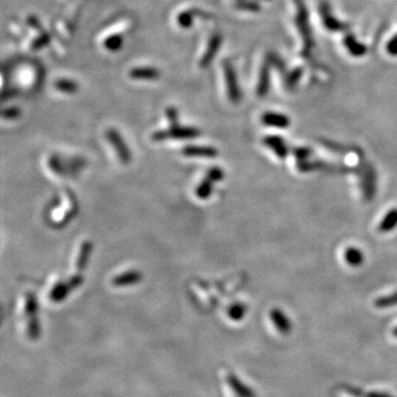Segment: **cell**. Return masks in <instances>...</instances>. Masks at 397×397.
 I'll return each instance as SVG.
<instances>
[{
    "instance_id": "2e32d148",
    "label": "cell",
    "mask_w": 397,
    "mask_h": 397,
    "mask_svg": "<svg viewBox=\"0 0 397 397\" xmlns=\"http://www.w3.org/2000/svg\"><path fill=\"white\" fill-rule=\"evenodd\" d=\"M121 46V39L119 37H113L105 41V47L110 50H117Z\"/></svg>"
},
{
    "instance_id": "6da1fadb",
    "label": "cell",
    "mask_w": 397,
    "mask_h": 397,
    "mask_svg": "<svg viewBox=\"0 0 397 397\" xmlns=\"http://www.w3.org/2000/svg\"><path fill=\"white\" fill-rule=\"evenodd\" d=\"M201 135V131L194 127H180L171 125L169 129L155 131L151 135L153 142H163L166 139H191Z\"/></svg>"
},
{
    "instance_id": "5bb4252c",
    "label": "cell",
    "mask_w": 397,
    "mask_h": 397,
    "mask_svg": "<svg viewBox=\"0 0 397 397\" xmlns=\"http://www.w3.org/2000/svg\"><path fill=\"white\" fill-rule=\"evenodd\" d=\"M265 143H266L268 146H270V147H272L273 149L276 150V151L279 153V156L284 157V156L286 155V151H285V147H284V144L281 143L279 139L272 137V138H268V139H266V142H265Z\"/></svg>"
},
{
    "instance_id": "ba28073f",
    "label": "cell",
    "mask_w": 397,
    "mask_h": 397,
    "mask_svg": "<svg viewBox=\"0 0 397 397\" xmlns=\"http://www.w3.org/2000/svg\"><path fill=\"white\" fill-rule=\"evenodd\" d=\"M92 251H93V244L91 242L86 241L83 243L80 249L78 260H76V268H78L79 272L84 271L86 268L87 261L89 259V256H91Z\"/></svg>"
},
{
    "instance_id": "4fadbf2b",
    "label": "cell",
    "mask_w": 397,
    "mask_h": 397,
    "mask_svg": "<svg viewBox=\"0 0 397 397\" xmlns=\"http://www.w3.org/2000/svg\"><path fill=\"white\" fill-rule=\"evenodd\" d=\"M264 121L267 125L277 126V127H286L288 125V120L285 117L280 116H274V115H270V116H265Z\"/></svg>"
},
{
    "instance_id": "e0dca14e",
    "label": "cell",
    "mask_w": 397,
    "mask_h": 397,
    "mask_svg": "<svg viewBox=\"0 0 397 397\" xmlns=\"http://www.w3.org/2000/svg\"><path fill=\"white\" fill-rule=\"evenodd\" d=\"M19 114H20V111L17 108H8V110L4 111L3 116L7 119H15L19 116Z\"/></svg>"
},
{
    "instance_id": "5b68a950",
    "label": "cell",
    "mask_w": 397,
    "mask_h": 397,
    "mask_svg": "<svg viewBox=\"0 0 397 397\" xmlns=\"http://www.w3.org/2000/svg\"><path fill=\"white\" fill-rule=\"evenodd\" d=\"M107 138L110 140V143L113 145V147L116 149L117 156L119 158V161L124 164H127L130 162L131 155L130 151L128 149L127 145L119 135V133L116 129H110L107 131Z\"/></svg>"
},
{
    "instance_id": "52a82bcc",
    "label": "cell",
    "mask_w": 397,
    "mask_h": 397,
    "mask_svg": "<svg viewBox=\"0 0 397 397\" xmlns=\"http://www.w3.org/2000/svg\"><path fill=\"white\" fill-rule=\"evenodd\" d=\"M143 279V275L138 271H128L126 273H123L118 275L115 278L112 279V284L116 287H126L138 284L140 280Z\"/></svg>"
},
{
    "instance_id": "30bf717a",
    "label": "cell",
    "mask_w": 397,
    "mask_h": 397,
    "mask_svg": "<svg viewBox=\"0 0 397 397\" xmlns=\"http://www.w3.org/2000/svg\"><path fill=\"white\" fill-rule=\"evenodd\" d=\"M397 225V209L389 211L380 225L381 232H389Z\"/></svg>"
},
{
    "instance_id": "9c48e42d",
    "label": "cell",
    "mask_w": 397,
    "mask_h": 397,
    "mask_svg": "<svg viewBox=\"0 0 397 397\" xmlns=\"http://www.w3.org/2000/svg\"><path fill=\"white\" fill-rule=\"evenodd\" d=\"M130 76L134 79H143V80H153L157 79L159 76V73L157 70L151 68H140L131 70Z\"/></svg>"
},
{
    "instance_id": "7c38bea8",
    "label": "cell",
    "mask_w": 397,
    "mask_h": 397,
    "mask_svg": "<svg viewBox=\"0 0 397 397\" xmlns=\"http://www.w3.org/2000/svg\"><path fill=\"white\" fill-rule=\"evenodd\" d=\"M55 87L56 89H59V91L63 92V93H75L76 91H78V86H76V84L74 82L72 81H67V80H61L59 82L55 83Z\"/></svg>"
},
{
    "instance_id": "277c9868",
    "label": "cell",
    "mask_w": 397,
    "mask_h": 397,
    "mask_svg": "<svg viewBox=\"0 0 397 397\" xmlns=\"http://www.w3.org/2000/svg\"><path fill=\"white\" fill-rule=\"evenodd\" d=\"M25 313L29 317V336L32 339H37L40 335V324L38 321V303L37 298L32 293H28L25 300Z\"/></svg>"
},
{
    "instance_id": "9a60e30c",
    "label": "cell",
    "mask_w": 397,
    "mask_h": 397,
    "mask_svg": "<svg viewBox=\"0 0 397 397\" xmlns=\"http://www.w3.org/2000/svg\"><path fill=\"white\" fill-rule=\"evenodd\" d=\"M244 312H245L244 307L238 304V305H234V306L230 307V309L228 310V315L232 319L239 320L242 318L243 315H244Z\"/></svg>"
},
{
    "instance_id": "ac0fdd59",
    "label": "cell",
    "mask_w": 397,
    "mask_h": 397,
    "mask_svg": "<svg viewBox=\"0 0 397 397\" xmlns=\"http://www.w3.org/2000/svg\"><path fill=\"white\" fill-rule=\"evenodd\" d=\"M397 304V293L393 294L392 297H386L381 299V302H379V305L381 306H385V305H393Z\"/></svg>"
},
{
    "instance_id": "3957f363",
    "label": "cell",
    "mask_w": 397,
    "mask_h": 397,
    "mask_svg": "<svg viewBox=\"0 0 397 397\" xmlns=\"http://www.w3.org/2000/svg\"><path fill=\"white\" fill-rule=\"evenodd\" d=\"M82 283H83V277L79 274V275H75V276H73L68 281H62V283L56 284L50 293L51 300L55 303L62 302L63 299H65L68 297V294L73 289L80 287Z\"/></svg>"
},
{
    "instance_id": "8fae6325",
    "label": "cell",
    "mask_w": 397,
    "mask_h": 397,
    "mask_svg": "<svg viewBox=\"0 0 397 397\" xmlns=\"http://www.w3.org/2000/svg\"><path fill=\"white\" fill-rule=\"evenodd\" d=\"M345 258L351 266H358L363 261V254L356 248H350L345 253Z\"/></svg>"
},
{
    "instance_id": "7a4b0ae2",
    "label": "cell",
    "mask_w": 397,
    "mask_h": 397,
    "mask_svg": "<svg viewBox=\"0 0 397 397\" xmlns=\"http://www.w3.org/2000/svg\"><path fill=\"white\" fill-rule=\"evenodd\" d=\"M224 177V172L219 167L211 168L206 176V179L202 180L195 189V195L201 200H207L212 194L213 185L215 182L221 181Z\"/></svg>"
},
{
    "instance_id": "8992f818",
    "label": "cell",
    "mask_w": 397,
    "mask_h": 397,
    "mask_svg": "<svg viewBox=\"0 0 397 397\" xmlns=\"http://www.w3.org/2000/svg\"><path fill=\"white\" fill-rule=\"evenodd\" d=\"M182 153L188 157L214 158L219 155V151L214 147L210 146H187L182 149Z\"/></svg>"
}]
</instances>
